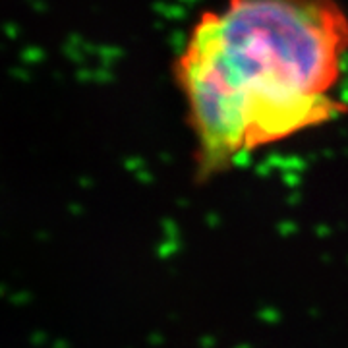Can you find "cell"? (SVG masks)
I'll list each match as a JSON object with an SVG mask.
<instances>
[{
	"instance_id": "1",
	"label": "cell",
	"mask_w": 348,
	"mask_h": 348,
	"mask_svg": "<svg viewBox=\"0 0 348 348\" xmlns=\"http://www.w3.org/2000/svg\"><path fill=\"white\" fill-rule=\"evenodd\" d=\"M346 60L338 0H229L199 16L174 62L199 178L344 114Z\"/></svg>"
}]
</instances>
